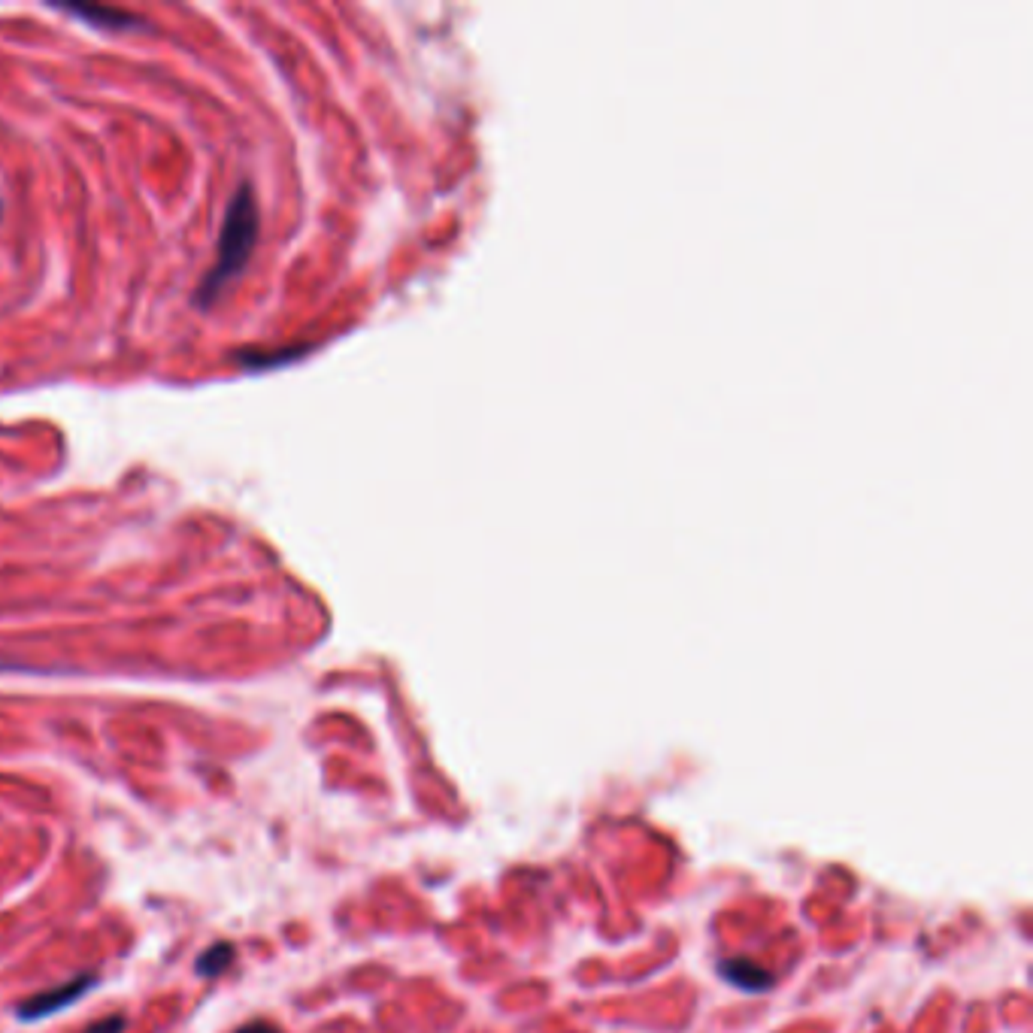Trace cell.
Masks as SVG:
<instances>
[{"label": "cell", "instance_id": "cell-1", "mask_svg": "<svg viewBox=\"0 0 1033 1033\" xmlns=\"http://www.w3.org/2000/svg\"><path fill=\"white\" fill-rule=\"evenodd\" d=\"M255 240H258V206H255V194L249 185H240L231 206H228V216H225V228H222V237H219V258L213 264V270L206 273V279L200 282L197 288V300L203 306H210L222 288L237 279L255 249Z\"/></svg>", "mask_w": 1033, "mask_h": 1033}, {"label": "cell", "instance_id": "cell-2", "mask_svg": "<svg viewBox=\"0 0 1033 1033\" xmlns=\"http://www.w3.org/2000/svg\"><path fill=\"white\" fill-rule=\"evenodd\" d=\"M97 985V976L94 973H82V976H73L70 982L64 985H55L49 991H40L34 997H28L22 1006H19V1018L22 1021H40V1018H49L67 1006H73V1000H79L82 994H88L91 988Z\"/></svg>", "mask_w": 1033, "mask_h": 1033}, {"label": "cell", "instance_id": "cell-3", "mask_svg": "<svg viewBox=\"0 0 1033 1033\" xmlns=\"http://www.w3.org/2000/svg\"><path fill=\"white\" fill-rule=\"evenodd\" d=\"M718 973L725 976V982L743 988V991H767L773 985V976L758 967L755 961L749 958H728V961H721Z\"/></svg>", "mask_w": 1033, "mask_h": 1033}, {"label": "cell", "instance_id": "cell-4", "mask_svg": "<svg viewBox=\"0 0 1033 1033\" xmlns=\"http://www.w3.org/2000/svg\"><path fill=\"white\" fill-rule=\"evenodd\" d=\"M234 946L231 943H216V946H210V949H206L200 958H197V973L203 976V979H216V976H222V970H228L231 964H234Z\"/></svg>", "mask_w": 1033, "mask_h": 1033}, {"label": "cell", "instance_id": "cell-5", "mask_svg": "<svg viewBox=\"0 0 1033 1033\" xmlns=\"http://www.w3.org/2000/svg\"><path fill=\"white\" fill-rule=\"evenodd\" d=\"M122 1030H125V1018L122 1015H110V1018L94 1021L85 1033H122Z\"/></svg>", "mask_w": 1033, "mask_h": 1033}, {"label": "cell", "instance_id": "cell-6", "mask_svg": "<svg viewBox=\"0 0 1033 1033\" xmlns=\"http://www.w3.org/2000/svg\"><path fill=\"white\" fill-rule=\"evenodd\" d=\"M234 1033H282V1030L276 1024H270V1021H249V1024H243Z\"/></svg>", "mask_w": 1033, "mask_h": 1033}]
</instances>
